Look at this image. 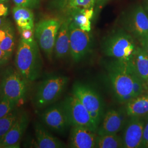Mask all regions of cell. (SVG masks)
Wrapping results in <instances>:
<instances>
[{
  "label": "cell",
  "instance_id": "1",
  "mask_svg": "<svg viewBox=\"0 0 148 148\" xmlns=\"http://www.w3.org/2000/svg\"><path fill=\"white\" fill-rule=\"evenodd\" d=\"M106 69L110 86L116 100L119 103L125 104L134 98L129 62L115 59L107 64Z\"/></svg>",
  "mask_w": 148,
  "mask_h": 148
},
{
  "label": "cell",
  "instance_id": "2",
  "mask_svg": "<svg viewBox=\"0 0 148 148\" xmlns=\"http://www.w3.org/2000/svg\"><path fill=\"white\" fill-rule=\"evenodd\" d=\"M16 69L28 82L37 79L42 69V60L38 45L35 40L27 41L21 38L15 57Z\"/></svg>",
  "mask_w": 148,
  "mask_h": 148
},
{
  "label": "cell",
  "instance_id": "3",
  "mask_svg": "<svg viewBox=\"0 0 148 148\" xmlns=\"http://www.w3.org/2000/svg\"><path fill=\"white\" fill-rule=\"evenodd\" d=\"M136 48L132 36L122 29L111 32L104 39L101 45L106 56L121 61L130 60Z\"/></svg>",
  "mask_w": 148,
  "mask_h": 148
},
{
  "label": "cell",
  "instance_id": "4",
  "mask_svg": "<svg viewBox=\"0 0 148 148\" xmlns=\"http://www.w3.org/2000/svg\"><path fill=\"white\" fill-rule=\"evenodd\" d=\"M69 81V77L63 75H53L44 79L38 85L34 97L36 107L43 109L58 101Z\"/></svg>",
  "mask_w": 148,
  "mask_h": 148
},
{
  "label": "cell",
  "instance_id": "5",
  "mask_svg": "<svg viewBox=\"0 0 148 148\" xmlns=\"http://www.w3.org/2000/svg\"><path fill=\"white\" fill-rule=\"evenodd\" d=\"M72 94L85 106L98 128L105 114L104 103L101 95L90 85L79 82L74 84Z\"/></svg>",
  "mask_w": 148,
  "mask_h": 148
},
{
  "label": "cell",
  "instance_id": "6",
  "mask_svg": "<svg viewBox=\"0 0 148 148\" xmlns=\"http://www.w3.org/2000/svg\"><path fill=\"white\" fill-rule=\"evenodd\" d=\"M29 83L17 70L11 66L6 68L2 74L0 84L2 97L17 105L26 95Z\"/></svg>",
  "mask_w": 148,
  "mask_h": 148
},
{
  "label": "cell",
  "instance_id": "7",
  "mask_svg": "<svg viewBox=\"0 0 148 148\" xmlns=\"http://www.w3.org/2000/svg\"><path fill=\"white\" fill-rule=\"evenodd\" d=\"M62 21L56 18L43 19L36 24L35 36L40 47L50 61L52 59L56 38Z\"/></svg>",
  "mask_w": 148,
  "mask_h": 148
},
{
  "label": "cell",
  "instance_id": "8",
  "mask_svg": "<svg viewBox=\"0 0 148 148\" xmlns=\"http://www.w3.org/2000/svg\"><path fill=\"white\" fill-rule=\"evenodd\" d=\"M61 103L71 126L87 127L97 133L98 128L93 121L89 112L76 97L72 94L66 97Z\"/></svg>",
  "mask_w": 148,
  "mask_h": 148
},
{
  "label": "cell",
  "instance_id": "9",
  "mask_svg": "<svg viewBox=\"0 0 148 148\" xmlns=\"http://www.w3.org/2000/svg\"><path fill=\"white\" fill-rule=\"evenodd\" d=\"M70 29V54L75 63H79L89 53L93 43L90 32L79 28L71 19Z\"/></svg>",
  "mask_w": 148,
  "mask_h": 148
},
{
  "label": "cell",
  "instance_id": "10",
  "mask_svg": "<svg viewBox=\"0 0 148 148\" xmlns=\"http://www.w3.org/2000/svg\"><path fill=\"white\" fill-rule=\"evenodd\" d=\"M127 32L140 41L148 36V16L142 5L129 12L123 21Z\"/></svg>",
  "mask_w": 148,
  "mask_h": 148
},
{
  "label": "cell",
  "instance_id": "11",
  "mask_svg": "<svg viewBox=\"0 0 148 148\" xmlns=\"http://www.w3.org/2000/svg\"><path fill=\"white\" fill-rule=\"evenodd\" d=\"M41 121L49 130L63 134L71 126L62 103L50 106L41 115Z\"/></svg>",
  "mask_w": 148,
  "mask_h": 148
},
{
  "label": "cell",
  "instance_id": "12",
  "mask_svg": "<svg viewBox=\"0 0 148 148\" xmlns=\"http://www.w3.org/2000/svg\"><path fill=\"white\" fill-rule=\"evenodd\" d=\"M128 116L124 109L122 110L110 109L105 112L97 134L102 136L108 134H116L123 130Z\"/></svg>",
  "mask_w": 148,
  "mask_h": 148
},
{
  "label": "cell",
  "instance_id": "13",
  "mask_svg": "<svg viewBox=\"0 0 148 148\" xmlns=\"http://www.w3.org/2000/svg\"><path fill=\"white\" fill-rule=\"evenodd\" d=\"M144 125L142 117H130L123 129L124 148H142Z\"/></svg>",
  "mask_w": 148,
  "mask_h": 148
},
{
  "label": "cell",
  "instance_id": "14",
  "mask_svg": "<svg viewBox=\"0 0 148 148\" xmlns=\"http://www.w3.org/2000/svg\"><path fill=\"white\" fill-rule=\"evenodd\" d=\"M29 120L27 112H19L16 121L1 141L4 148L20 147L21 138L27 130Z\"/></svg>",
  "mask_w": 148,
  "mask_h": 148
},
{
  "label": "cell",
  "instance_id": "15",
  "mask_svg": "<svg viewBox=\"0 0 148 148\" xmlns=\"http://www.w3.org/2000/svg\"><path fill=\"white\" fill-rule=\"evenodd\" d=\"M97 136V133L87 127L72 126L69 138V147L95 148Z\"/></svg>",
  "mask_w": 148,
  "mask_h": 148
},
{
  "label": "cell",
  "instance_id": "16",
  "mask_svg": "<svg viewBox=\"0 0 148 148\" xmlns=\"http://www.w3.org/2000/svg\"><path fill=\"white\" fill-rule=\"evenodd\" d=\"M96 0H53V8L65 16L71 18L80 11L94 8Z\"/></svg>",
  "mask_w": 148,
  "mask_h": 148
},
{
  "label": "cell",
  "instance_id": "17",
  "mask_svg": "<svg viewBox=\"0 0 148 148\" xmlns=\"http://www.w3.org/2000/svg\"><path fill=\"white\" fill-rule=\"evenodd\" d=\"M70 18H65L59 28L54 49V56L57 59L65 58L70 54Z\"/></svg>",
  "mask_w": 148,
  "mask_h": 148
},
{
  "label": "cell",
  "instance_id": "18",
  "mask_svg": "<svg viewBox=\"0 0 148 148\" xmlns=\"http://www.w3.org/2000/svg\"><path fill=\"white\" fill-rule=\"evenodd\" d=\"M36 148H63L66 145L59 139L49 132L42 125L38 122L35 123Z\"/></svg>",
  "mask_w": 148,
  "mask_h": 148
},
{
  "label": "cell",
  "instance_id": "19",
  "mask_svg": "<svg viewBox=\"0 0 148 148\" xmlns=\"http://www.w3.org/2000/svg\"><path fill=\"white\" fill-rule=\"evenodd\" d=\"M129 62L138 76L148 87V53L143 48L137 47Z\"/></svg>",
  "mask_w": 148,
  "mask_h": 148
},
{
  "label": "cell",
  "instance_id": "20",
  "mask_svg": "<svg viewBox=\"0 0 148 148\" xmlns=\"http://www.w3.org/2000/svg\"><path fill=\"white\" fill-rule=\"evenodd\" d=\"M125 104L123 109L128 117L148 115V95L134 97Z\"/></svg>",
  "mask_w": 148,
  "mask_h": 148
},
{
  "label": "cell",
  "instance_id": "21",
  "mask_svg": "<svg viewBox=\"0 0 148 148\" xmlns=\"http://www.w3.org/2000/svg\"><path fill=\"white\" fill-rule=\"evenodd\" d=\"M13 16L19 30L35 29L34 14L29 8L16 5L13 10Z\"/></svg>",
  "mask_w": 148,
  "mask_h": 148
},
{
  "label": "cell",
  "instance_id": "22",
  "mask_svg": "<svg viewBox=\"0 0 148 148\" xmlns=\"http://www.w3.org/2000/svg\"><path fill=\"white\" fill-rule=\"evenodd\" d=\"M95 148H124L122 138L118 135L117 133L98 136L96 140Z\"/></svg>",
  "mask_w": 148,
  "mask_h": 148
},
{
  "label": "cell",
  "instance_id": "23",
  "mask_svg": "<svg viewBox=\"0 0 148 148\" xmlns=\"http://www.w3.org/2000/svg\"><path fill=\"white\" fill-rule=\"evenodd\" d=\"M19 112L14 109L5 116L0 119V142L16 121Z\"/></svg>",
  "mask_w": 148,
  "mask_h": 148
},
{
  "label": "cell",
  "instance_id": "24",
  "mask_svg": "<svg viewBox=\"0 0 148 148\" xmlns=\"http://www.w3.org/2000/svg\"><path fill=\"white\" fill-rule=\"evenodd\" d=\"M6 35L3 40L0 42V48L12 56L15 46L14 33L12 27L8 25L5 29Z\"/></svg>",
  "mask_w": 148,
  "mask_h": 148
},
{
  "label": "cell",
  "instance_id": "25",
  "mask_svg": "<svg viewBox=\"0 0 148 148\" xmlns=\"http://www.w3.org/2000/svg\"><path fill=\"white\" fill-rule=\"evenodd\" d=\"M70 18L81 29L86 32H90L91 19L85 16L82 12L80 11L79 13H76Z\"/></svg>",
  "mask_w": 148,
  "mask_h": 148
},
{
  "label": "cell",
  "instance_id": "26",
  "mask_svg": "<svg viewBox=\"0 0 148 148\" xmlns=\"http://www.w3.org/2000/svg\"><path fill=\"white\" fill-rule=\"evenodd\" d=\"M16 105L13 102L7 99L5 97H2L0 101V119L5 116L10 112L13 111Z\"/></svg>",
  "mask_w": 148,
  "mask_h": 148
},
{
  "label": "cell",
  "instance_id": "27",
  "mask_svg": "<svg viewBox=\"0 0 148 148\" xmlns=\"http://www.w3.org/2000/svg\"><path fill=\"white\" fill-rule=\"evenodd\" d=\"M16 5L29 8H35L39 5L40 0H13Z\"/></svg>",
  "mask_w": 148,
  "mask_h": 148
},
{
  "label": "cell",
  "instance_id": "28",
  "mask_svg": "<svg viewBox=\"0 0 148 148\" xmlns=\"http://www.w3.org/2000/svg\"><path fill=\"white\" fill-rule=\"evenodd\" d=\"M19 31L21 33V38L29 42H32L34 40L35 29H25Z\"/></svg>",
  "mask_w": 148,
  "mask_h": 148
},
{
  "label": "cell",
  "instance_id": "29",
  "mask_svg": "<svg viewBox=\"0 0 148 148\" xmlns=\"http://www.w3.org/2000/svg\"><path fill=\"white\" fill-rule=\"evenodd\" d=\"M142 148H148V117L144 127Z\"/></svg>",
  "mask_w": 148,
  "mask_h": 148
},
{
  "label": "cell",
  "instance_id": "30",
  "mask_svg": "<svg viewBox=\"0 0 148 148\" xmlns=\"http://www.w3.org/2000/svg\"><path fill=\"white\" fill-rule=\"evenodd\" d=\"M11 57V55L6 53L0 48V66L7 63Z\"/></svg>",
  "mask_w": 148,
  "mask_h": 148
},
{
  "label": "cell",
  "instance_id": "31",
  "mask_svg": "<svg viewBox=\"0 0 148 148\" xmlns=\"http://www.w3.org/2000/svg\"><path fill=\"white\" fill-rule=\"evenodd\" d=\"M8 14V8L0 2V16H5Z\"/></svg>",
  "mask_w": 148,
  "mask_h": 148
},
{
  "label": "cell",
  "instance_id": "32",
  "mask_svg": "<svg viewBox=\"0 0 148 148\" xmlns=\"http://www.w3.org/2000/svg\"><path fill=\"white\" fill-rule=\"evenodd\" d=\"M139 42L141 45V47L143 48V49L148 53V36Z\"/></svg>",
  "mask_w": 148,
  "mask_h": 148
},
{
  "label": "cell",
  "instance_id": "33",
  "mask_svg": "<svg viewBox=\"0 0 148 148\" xmlns=\"http://www.w3.org/2000/svg\"><path fill=\"white\" fill-rule=\"evenodd\" d=\"M9 24L6 21L5 18H3L2 16H0V28H5L8 27Z\"/></svg>",
  "mask_w": 148,
  "mask_h": 148
},
{
  "label": "cell",
  "instance_id": "34",
  "mask_svg": "<svg viewBox=\"0 0 148 148\" xmlns=\"http://www.w3.org/2000/svg\"><path fill=\"white\" fill-rule=\"evenodd\" d=\"M6 27L0 29V42H1L3 40V39L5 38V35H6V32H5Z\"/></svg>",
  "mask_w": 148,
  "mask_h": 148
},
{
  "label": "cell",
  "instance_id": "35",
  "mask_svg": "<svg viewBox=\"0 0 148 148\" xmlns=\"http://www.w3.org/2000/svg\"><path fill=\"white\" fill-rule=\"evenodd\" d=\"M106 1H108V0H96V2H98V3H101L103 2H106Z\"/></svg>",
  "mask_w": 148,
  "mask_h": 148
},
{
  "label": "cell",
  "instance_id": "36",
  "mask_svg": "<svg viewBox=\"0 0 148 148\" xmlns=\"http://www.w3.org/2000/svg\"><path fill=\"white\" fill-rule=\"evenodd\" d=\"M2 98V92H1V90L0 89V101H1Z\"/></svg>",
  "mask_w": 148,
  "mask_h": 148
},
{
  "label": "cell",
  "instance_id": "37",
  "mask_svg": "<svg viewBox=\"0 0 148 148\" xmlns=\"http://www.w3.org/2000/svg\"><path fill=\"white\" fill-rule=\"evenodd\" d=\"M0 148H4L3 145H2V144L1 143V142H0Z\"/></svg>",
  "mask_w": 148,
  "mask_h": 148
},
{
  "label": "cell",
  "instance_id": "38",
  "mask_svg": "<svg viewBox=\"0 0 148 148\" xmlns=\"http://www.w3.org/2000/svg\"><path fill=\"white\" fill-rule=\"evenodd\" d=\"M2 73L1 72V66H0V76L2 75Z\"/></svg>",
  "mask_w": 148,
  "mask_h": 148
},
{
  "label": "cell",
  "instance_id": "39",
  "mask_svg": "<svg viewBox=\"0 0 148 148\" xmlns=\"http://www.w3.org/2000/svg\"><path fill=\"white\" fill-rule=\"evenodd\" d=\"M5 1V0H0V2H3V1Z\"/></svg>",
  "mask_w": 148,
  "mask_h": 148
},
{
  "label": "cell",
  "instance_id": "40",
  "mask_svg": "<svg viewBox=\"0 0 148 148\" xmlns=\"http://www.w3.org/2000/svg\"></svg>",
  "mask_w": 148,
  "mask_h": 148
},
{
  "label": "cell",
  "instance_id": "41",
  "mask_svg": "<svg viewBox=\"0 0 148 148\" xmlns=\"http://www.w3.org/2000/svg\"><path fill=\"white\" fill-rule=\"evenodd\" d=\"M0 29H1V28H0Z\"/></svg>",
  "mask_w": 148,
  "mask_h": 148
}]
</instances>
